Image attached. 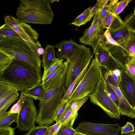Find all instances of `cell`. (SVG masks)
<instances>
[{
  "instance_id": "836d02e7",
  "label": "cell",
  "mask_w": 135,
  "mask_h": 135,
  "mask_svg": "<svg viewBox=\"0 0 135 135\" xmlns=\"http://www.w3.org/2000/svg\"><path fill=\"white\" fill-rule=\"evenodd\" d=\"M68 99L61 102L60 105L55 112L54 116L53 119L54 121H55L56 122H58L59 119L66 109L67 105Z\"/></svg>"
},
{
  "instance_id": "5b68a950",
  "label": "cell",
  "mask_w": 135,
  "mask_h": 135,
  "mask_svg": "<svg viewBox=\"0 0 135 135\" xmlns=\"http://www.w3.org/2000/svg\"><path fill=\"white\" fill-rule=\"evenodd\" d=\"M93 54L90 49L79 45L69 59V63L65 78L64 85L66 90L89 63Z\"/></svg>"
},
{
  "instance_id": "484cf974",
  "label": "cell",
  "mask_w": 135,
  "mask_h": 135,
  "mask_svg": "<svg viewBox=\"0 0 135 135\" xmlns=\"http://www.w3.org/2000/svg\"><path fill=\"white\" fill-rule=\"evenodd\" d=\"M124 66L126 73L135 81V57H130Z\"/></svg>"
},
{
  "instance_id": "f546056e",
  "label": "cell",
  "mask_w": 135,
  "mask_h": 135,
  "mask_svg": "<svg viewBox=\"0 0 135 135\" xmlns=\"http://www.w3.org/2000/svg\"><path fill=\"white\" fill-rule=\"evenodd\" d=\"M125 68L124 65L121 64L116 68L109 70L111 75L118 85L121 80L122 70Z\"/></svg>"
},
{
  "instance_id": "7c38bea8",
  "label": "cell",
  "mask_w": 135,
  "mask_h": 135,
  "mask_svg": "<svg viewBox=\"0 0 135 135\" xmlns=\"http://www.w3.org/2000/svg\"><path fill=\"white\" fill-rule=\"evenodd\" d=\"M100 68L105 79L114 90L119 99L120 103L118 108L120 115L135 118V110L129 104L122 94L109 71L104 68Z\"/></svg>"
},
{
  "instance_id": "f35d334b",
  "label": "cell",
  "mask_w": 135,
  "mask_h": 135,
  "mask_svg": "<svg viewBox=\"0 0 135 135\" xmlns=\"http://www.w3.org/2000/svg\"><path fill=\"white\" fill-rule=\"evenodd\" d=\"M116 16L113 15L110 12L107 15L103 21L104 28H106L107 29L109 28Z\"/></svg>"
},
{
  "instance_id": "d6986e66",
  "label": "cell",
  "mask_w": 135,
  "mask_h": 135,
  "mask_svg": "<svg viewBox=\"0 0 135 135\" xmlns=\"http://www.w3.org/2000/svg\"><path fill=\"white\" fill-rule=\"evenodd\" d=\"M55 51L54 47L49 44L45 48L42 55L43 74L45 73L58 60V58L55 57Z\"/></svg>"
},
{
  "instance_id": "8d00e7d4",
  "label": "cell",
  "mask_w": 135,
  "mask_h": 135,
  "mask_svg": "<svg viewBox=\"0 0 135 135\" xmlns=\"http://www.w3.org/2000/svg\"><path fill=\"white\" fill-rule=\"evenodd\" d=\"M63 59H58L57 61L46 72L43 74L42 80L45 78L49 74L55 71L64 62Z\"/></svg>"
},
{
  "instance_id": "4dcf8cb0",
  "label": "cell",
  "mask_w": 135,
  "mask_h": 135,
  "mask_svg": "<svg viewBox=\"0 0 135 135\" xmlns=\"http://www.w3.org/2000/svg\"><path fill=\"white\" fill-rule=\"evenodd\" d=\"M131 1V0H121L114 6L110 13L114 16H118Z\"/></svg>"
},
{
  "instance_id": "8992f818",
  "label": "cell",
  "mask_w": 135,
  "mask_h": 135,
  "mask_svg": "<svg viewBox=\"0 0 135 135\" xmlns=\"http://www.w3.org/2000/svg\"><path fill=\"white\" fill-rule=\"evenodd\" d=\"M100 79L99 66L95 58L92 60L86 72L68 99L67 105L91 94Z\"/></svg>"
},
{
  "instance_id": "4fadbf2b",
  "label": "cell",
  "mask_w": 135,
  "mask_h": 135,
  "mask_svg": "<svg viewBox=\"0 0 135 135\" xmlns=\"http://www.w3.org/2000/svg\"><path fill=\"white\" fill-rule=\"evenodd\" d=\"M68 63L69 59L64 61L56 70L42 80V85L46 92L64 85L65 78Z\"/></svg>"
},
{
  "instance_id": "6da1fadb",
  "label": "cell",
  "mask_w": 135,
  "mask_h": 135,
  "mask_svg": "<svg viewBox=\"0 0 135 135\" xmlns=\"http://www.w3.org/2000/svg\"><path fill=\"white\" fill-rule=\"evenodd\" d=\"M41 71L40 68L13 58L7 67L0 73V81L23 93L41 83Z\"/></svg>"
},
{
  "instance_id": "f6af8a7d",
  "label": "cell",
  "mask_w": 135,
  "mask_h": 135,
  "mask_svg": "<svg viewBox=\"0 0 135 135\" xmlns=\"http://www.w3.org/2000/svg\"><path fill=\"white\" fill-rule=\"evenodd\" d=\"M74 135H85L82 133L77 132Z\"/></svg>"
},
{
  "instance_id": "f1b7e54d",
  "label": "cell",
  "mask_w": 135,
  "mask_h": 135,
  "mask_svg": "<svg viewBox=\"0 0 135 135\" xmlns=\"http://www.w3.org/2000/svg\"><path fill=\"white\" fill-rule=\"evenodd\" d=\"M89 98V95L76 100L73 102L70 105H67L70 106V109L75 114L78 115V110L87 100Z\"/></svg>"
},
{
  "instance_id": "cb8c5ba5",
  "label": "cell",
  "mask_w": 135,
  "mask_h": 135,
  "mask_svg": "<svg viewBox=\"0 0 135 135\" xmlns=\"http://www.w3.org/2000/svg\"><path fill=\"white\" fill-rule=\"evenodd\" d=\"M18 113H11L7 112L3 116L0 117V128L10 127L11 124L16 122Z\"/></svg>"
},
{
  "instance_id": "1f68e13d",
  "label": "cell",
  "mask_w": 135,
  "mask_h": 135,
  "mask_svg": "<svg viewBox=\"0 0 135 135\" xmlns=\"http://www.w3.org/2000/svg\"><path fill=\"white\" fill-rule=\"evenodd\" d=\"M13 58L0 51V73L8 66Z\"/></svg>"
},
{
  "instance_id": "bcb514c9",
  "label": "cell",
  "mask_w": 135,
  "mask_h": 135,
  "mask_svg": "<svg viewBox=\"0 0 135 135\" xmlns=\"http://www.w3.org/2000/svg\"><path fill=\"white\" fill-rule=\"evenodd\" d=\"M133 15H135V7L134 9V11L133 13Z\"/></svg>"
},
{
  "instance_id": "e0dca14e",
  "label": "cell",
  "mask_w": 135,
  "mask_h": 135,
  "mask_svg": "<svg viewBox=\"0 0 135 135\" xmlns=\"http://www.w3.org/2000/svg\"><path fill=\"white\" fill-rule=\"evenodd\" d=\"M103 41L99 42L93 48L98 66L109 70V61L112 55L108 48L103 44Z\"/></svg>"
},
{
  "instance_id": "e575fe53",
  "label": "cell",
  "mask_w": 135,
  "mask_h": 135,
  "mask_svg": "<svg viewBox=\"0 0 135 135\" xmlns=\"http://www.w3.org/2000/svg\"><path fill=\"white\" fill-rule=\"evenodd\" d=\"M109 1L108 0H97L95 4L91 8L92 13L94 15L100 13Z\"/></svg>"
},
{
  "instance_id": "ba28073f",
  "label": "cell",
  "mask_w": 135,
  "mask_h": 135,
  "mask_svg": "<svg viewBox=\"0 0 135 135\" xmlns=\"http://www.w3.org/2000/svg\"><path fill=\"white\" fill-rule=\"evenodd\" d=\"M22 105L16 121L17 127L21 131H29L35 127L37 115L32 98L21 94Z\"/></svg>"
},
{
  "instance_id": "ffe728a7",
  "label": "cell",
  "mask_w": 135,
  "mask_h": 135,
  "mask_svg": "<svg viewBox=\"0 0 135 135\" xmlns=\"http://www.w3.org/2000/svg\"><path fill=\"white\" fill-rule=\"evenodd\" d=\"M46 92L43 89L41 83H40L33 88L21 93L35 100L40 101L44 98Z\"/></svg>"
},
{
  "instance_id": "83f0119b",
  "label": "cell",
  "mask_w": 135,
  "mask_h": 135,
  "mask_svg": "<svg viewBox=\"0 0 135 135\" xmlns=\"http://www.w3.org/2000/svg\"><path fill=\"white\" fill-rule=\"evenodd\" d=\"M49 126H39L33 128L24 135H49L47 129Z\"/></svg>"
},
{
  "instance_id": "d6a6232c",
  "label": "cell",
  "mask_w": 135,
  "mask_h": 135,
  "mask_svg": "<svg viewBox=\"0 0 135 135\" xmlns=\"http://www.w3.org/2000/svg\"><path fill=\"white\" fill-rule=\"evenodd\" d=\"M77 132L73 126L61 125L59 131L55 135H74Z\"/></svg>"
},
{
  "instance_id": "603a6c76",
  "label": "cell",
  "mask_w": 135,
  "mask_h": 135,
  "mask_svg": "<svg viewBox=\"0 0 135 135\" xmlns=\"http://www.w3.org/2000/svg\"><path fill=\"white\" fill-rule=\"evenodd\" d=\"M90 63L86 66L67 89L62 100L61 102L68 99L75 88L78 84L86 72L90 65Z\"/></svg>"
},
{
  "instance_id": "277c9868",
  "label": "cell",
  "mask_w": 135,
  "mask_h": 135,
  "mask_svg": "<svg viewBox=\"0 0 135 135\" xmlns=\"http://www.w3.org/2000/svg\"><path fill=\"white\" fill-rule=\"evenodd\" d=\"M63 84L52 90L46 91L42 99L40 101L36 122L39 126L51 125L53 117L61 104L66 92Z\"/></svg>"
},
{
  "instance_id": "d4e9b609",
  "label": "cell",
  "mask_w": 135,
  "mask_h": 135,
  "mask_svg": "<svg viewBox=\"0 0 135 135\" xmlns=\"http://www.w3.org/2000/svg\"><path fill=\"white\" fill-rule=\"evenodd\" d=\"M109 31L112 38L117 42L127 35L129 29L128 27L124 24L116 30Z\"/></svg>"
},
{
  "instance_id": "52a82bcc",
  "label": "cell",
  "mask_w": 135,
  "mask_h": 135,
  "mask_svg": "<svg viewBox=\"0 0 135 135\" xmlns=\"http://www.w3.org/2000/svg\"><path fill=\"white\" fill-rule=\"evenodd\" d=\"M90 102L101 108L110 118L120 119V114L118 107L108 95L99 79L94 90L89 95Z\"/></svg>"
},
{
  "instance_id": "9a60e30c",
  "label": "cell",
  "mask_w": 135,
  "mask_h": 135,
  "mask_svg": "<svg viewBox=\"0 0 135 135\" xmlns=\"http://www.w3.org/2000/svg\"><path fill=\"white\" fill-rule=\"evenodd\" d=\"M118 86L128 102L135 110V81L126 73L125 68L122 70L121 80Z\"/></svg>"
},
{
  "instance_id": "8fae6325",
  "label": "cell",
  "mask_w": 135,
  "mask_h": 135,
  "mask_svg": "<svg viewBox=\"0 0 135 135\" xmlns=\"http://www.w3.org/2000/svg\"><path fill=\"white\" fill-rule=\"evenodd\" d=\"M4 19L5 23L11 27L24 40L32 42L37 41L39 34L31 26L21 22L17 18L11 16H5Z\"/></svg>"
},
{
  "instance_id": "ac0fdd59",
  "label": "cell",
  "mask_w": 135,
  "mask_h": 135,
  "mask_svg": "<svg viewBox=\"0 0 135 135\" xmlns=\"http://www.w3.org/2000/svg\"><path fill=\"white\" fill-rule=\"evenodd\" d=\"M79 45L72 39L63 40L55 45L54 47L57 49L56 55L58 58L68 60L73 54Z\"/></svg>"
},
{
  "instance_id": "60d3db41",
  "label": "cell",
  "mask_w": 135,
  "mask_h": 135,
  "mask_svg": "<svg viewBox=\"0 0 135 135\" xmlns=\"http://www.w3.org/2000/svg\"><path fill=\"white\" fill-rule=\"evenodd\" d=\"M61 126V123L59 121L54 124L49 126L47 129L49 135H55L59 131Z\"/></svg>"
},
{
  "instance_id": "3957f363",
  "label": "cell",
  "mask_w": 135,
  "mask_h": 135,
  "mask_svg": "<svg viewBox=\"0 0 135 135\" xmlns=\"http://www.w3.org/2000/svg\"><path fill=\"white\" fill-rule=\"evenodd\" d=\"M16 11L17 19L25 23L51 24L54 13L50 0H21Z\"/></svg>"
},
{
  "instance_id": "4316f807",
  "label": "cell",
  "mask_w": 135,
  "mask_h": 135,
  "mask_svg": "<svg viewBox=\"0 0 135 135\" xmlns=\"http://www.w3.org/2000/svg\"><path fill=\"white\" fill-rule=\"evenodd\" d=\"M0 34L5 36L21 38L18 33L11 27L6 23L1 26Z\"/></svg>"
},
{
  "instance_id": "9c48e42d",
  "label": "cell",
  "mask_w": 135,
  "mask_h": 135,
  "mask_svg": "<svg viewBox=\"0 0 135 135\" xmlns=\"http://www.w3.org/2000/svg\"><path fill=\"white\" fill-rule=\"evenodd\" d=\"M121 127L118 124H105L83 122L75 129L85 135H118Z\"/></svg>"
},
{
  "instance_id": "d590c367",
  "label": "cell",
  "mask_w": 135,
  "mask_h": 135,
  "mask_svg": "<svg viewBox=\"0 0 135 135\" xmlns=\"http://www.w3.org/2000/svg\"><path fill=\"white\" fill-rule=\"evenodd\" d=\"M109 4L106 5L100 13V16L103 20L104 19L107 15L110 12L114 6L119 2V0H111Z\"/></svg>"
},
{
  "instance_id": "ab89813d",
  "label": "cell",
  "mask_w": 135,
  "mask_h": 135,
  "mask_svg": "<svg viewBox=\"0 0 135 135\" xmlns=\"http://www.w3.org/2000/svg\"><path fill=\"white\" fill-rule=\"evenodd\" d=\"M121 134H128L135 131L134 127L132 123L127 122L124 126L121 127Z\"/></svg>"
},
{
  "instance_id": "2e32d148",
  "label": "cell",
  "mask_w": 135,
  "mask_h": 135,
  "mask_svg": "<svg viewBox=\"0 0 135 135\" xmlns=\"http://www.w3.org/2000/svg\"><path fill=\"white\" fill-rule=\"evenodd\" d=\"M126 26L129 29L128 33L117 42L123 48V53L126 62L130 57H135V29Z\"/></svg>"
},
{
  "instance_id": "44dd1931",
  "label": "cell",
  "mask_w": 135,
  "mask_h": 135,
  "mask_svg": "<svg viewBox=\"0 0 135 135\" xmlns=\"http://www.w3.org/2000/svg\"><path fill=\"white\" fill-rule=\"evenodd\" d=\"M78 115L73 112L69 106L67 105L66 109L58 121L61 122V125H69L73 126Z\"/></svg>"
},
{
  "instance_id": "30bf717a",
  "label": "cell",
  "mask_w": 135,
  "mask_h": 135,
  "mask_svg": "<svg viewBox=\"0 0 135 135\" xmlns=\"http://www.w3.org/2000/svg\"><path fill=\"white\" fill-rule=\"evenodd\" d=\"M103 21L100 13L95 14L90 26L85 30L84 35L79 38V42L90 45L93 48L99 42L103 41L105 32Z\"/></svg>"
},
{
  "instance_id": "7402d4cb",
  "label": "cell",
  "mask_w": 135,
  "mask_h": 135,
  "mask_svg": "<svg viewBox=\"0 0 135 135\" xmlns=\"http://www.w3.org/2000/svg\"><path fill=\"white\" fill-rule=\"evenodd\" d=\"M94 15L91 12V8L90 7L78 16L71 24L78 27L85 25L91 20Z\"/></svg>"
},
{
  "instance_id": "5bb4252c",
  "label": "cell",
  "mask_w": 135,
  "mask_h": 135,
  "mask_svg": "<svg viewBox=\"0 0 135 135\" xmlns=\"http://www.w3.org/2000/svg\"><path fill=\"white\" fill-rule=\"evenodd\" d=\"M18 90L0 81V117L5 114L8 108L17 99Z\"/></svg>"
},
{
  "instance_id": "74e56055",
  "label": "cell",
  "mask_w": 135,
  "mask_h": 135,
  "mask_svg": "<svg viewBox=\"0 0 135 135\" xmlns=\"http://www.w3.org/2000/svg\"><path fill=\"white\" fill-rule=\"evenodd\" d=\"M123 22L125 25L135 29V15L133 13H131L126 16Z\"/></svg>"
},
{
  "instance_id": "b9f144b4",
  "label": "cell",
  "mask_w": 135,
  "mask_h": 135,
  "mask_svg": "<svg viewBox=\"0 0 135 135\" xmlns=\"http://www.w3.org/2000/svg\"><path fill=\"white\" fill-rule=\"evenodd\" d=\"M22 105V102L20 98L17 102L13 104L8 112L11 113H19L20 112Z\"/></svg>"
},
{
  "instance_id": "7bdbcfd3",
  "label": "cell",
  "mask_w": 135,
  "mask_h": 135,
  "mask_svg": "<svg viewBox=\"0 0 135 135\" xmlns=\"http://www.w3.org/2000/svg\"><path fill=\"white\" fill-rule=\"evenodd\" d=\"M0 135H15V129L10 126L0 128Z\"/></svg>"
},
{
  "instance_id": "ee69618b",
  "label": "cell",
  "mask_w": 135,
  "mask_h": 135,
  "mask_svg": "<svg viewBox=\"0 0 135 135\" xmlns=\"http://www.w3.org/2000/svg\"><path fill=\"white\" fill-rule=\"evenodd\" d=\"M124 135H135V131H134L133 132L131 133L128 134H125Z\"/></svg>"
},
{
  "instance_id": "7a4b0ae2",
  "label": "cell",
  "mask_w": 135,
  "mask_h": 135,
  "mask_svg": "<svg viewBox=\"0 0 135 135\" xmlns=\"http://www.w3.org/2000/svg\"><path fill=\"white\" fill-rule=\"evenodd\" d=\"M40 42L26 41L20 38L0 34V51L41 69V60L38 50Z\"/></svg>"
}]
</instances>
